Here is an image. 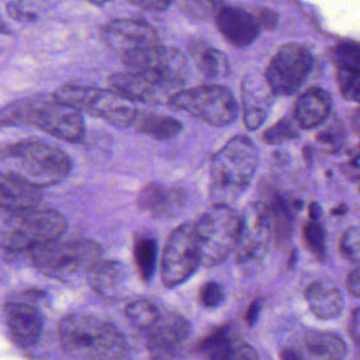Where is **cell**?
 I'll use <instances>...</instances> for the list:
<instances>
[{
	"mask_svg": "<svg viewBox=\"0 0 360 360\" xmlns=\"http://www.w3.org/2000/svg\"><path fill=\"white\" fill-rule=\"evenodd\" d=\"M90 287L105 298L117 297L125 284L127 270L120 262L98 259L86 273Z\"/></svg>",
	"mask_w": 360,
	"mask_h": 360,
	"instance_id": "cell-24",
	"label": "cell"
},
{
	"mask_svg": "<svg viewBox=\"0 0 360 360\" xmlns=\"http://www.w3.org/2000/svg\"><path fill=\"white\" fill-rule=\"evenodd\" d=\"M195 68L207 79L224 77L229 73L228 58L217 48L210 46L204 41H193L188 46Z\"/></svg>",
	"mask_w": 360,
	"mask_h": 360,
	"instance_id": "cell-27",
	"label": "cell"
},
{
	"mask_svg": "<svg viewBox=\"0 0 360 360\" xmlns=\"http://www.w3.org/2000/svg\"><path fill=\"white\" fill-rule=\"evenodd\" d=\"M233 336V330L228 325H224L205 336L200 342L198 349L210 360H222L224 353Z\"/></svg>",
	"mask_w": 360,
	"mask_h": 360,
	"instance_id": "cell-30",
	"label": "cell"
},
{
	"mask_svg": "<svg viewBox=\"0 0 360 360\" xmlns=\"http://www.w3.org/2000/svg\"><path fill=\"white\" fill-rule=\"evenodd\" d=\"M31 124L68 142H77L84 135L80 111L58 100L15 101L0 110V127Z\"/></svg>",
	"mask_w": 360,
	"mask_h": 360,
	"instance_id": "cell-4",
	"label": "cell"
},
{
	"mask_svg": "<svg viewBox=\"0 0 360 360\" xmlns=\"http://www.w3.org/2000/svg\"><path fill=\"white\" fill-rule=\"evenodd\" d=\"M53 98L68 104L77 111L94 114L115 127H131L135 124L138 110L129 100L117 91L91 86L65 84L53 93Z\"/></svg>",
	"mask_w": 360,
	"mask_h": 360,
	"instance_id": "cell-8",
	"label": "cell"
},
{
	"mask_svg": "<svg viewBox=\"0 0 360 360\" xmlns=\"http://www.w3.org/2000/svg\"><path fill=\"white\" fill-rule=\"evenodd\" d=\"M240 215L231 207L214 204L193 224L201 263L217 266L235 249Z\"/></svg>",
	"mask_w": 360,
	"mask_h": 360,
	"instance_id": "cell-7",
	"label": "cell"
},
{
	"mask_svg": "<svg viewBox=\"0 0 360 360\" xmlns=\"http://www.w3.org/2000/svg\"><path fill=\"white\" fill-rule=\"evenodd\" d=\"M301 360H343L347 353L345 340L329 330H307L295 340Z\"/></svg>",
	"mask_w": 360,
	"mask_h": 360,
	"instance_id": "cell-20",
	"label": "cell"
},
{
	"mask_svg": "<svg viewBox=\"0 0 360 360\" xmlns=\"http://www.w3.org/2000/svg\"><path fill=\"white\" fill-rule=\"evenodd\" d=\"M302 236L305 246L311 253L316 256H322L325 253V231L318 219H309V222L304 226Z\"/></svg>",
	"mask_w": 360,
	"mask_h": 360,
	"instance_id": "cell-33",
	"label": "cell"
},
{
	"mask_svg": "<svg viewBox=\"0 0 360 360\" xmlns=\"http://www.w3.org/2000/svg\"><path fill=\"white\" fill-rule=\"evenodd\" d=\"M217 28L222 37L233 46L250 45L260 32L255 14L236 6H222L215 13Z\"/></svg>",
	"mask_w": 360,
	"mask_h": 360,
	"instance_id": "cell-17",
	"label": "cell"
},
{
	"mask_svg": "<svg viewBox=\"0 0 360 360\" xmlns=\"http://www.w3.org/2000/svg\"><path fill=\"white\" fill-rule=\"evenodd\" d=\"M110 84L114 91H117L129 101L167 104V101L173 96V93L166 87L158 84L156 82L138 72H132L128 69L112 73L110 76Z\"/></svg>",
	"mask_w": 360,
	"mask_h": 360,
	"instance_id": "cell-18",
	"label": "cell"
},
{
	"mask_svg": "<svg viewBox=\"0 0 360 360\" xmlns=\"http://www.w3.org/2000/svg\"><path fill=\"white\" fill-rule=\"evenodd\" d=\"M136 129L153 139L166 141L174 138L181 131V124L169 115L156 114H139L135 120Z\"/></svg>",
	"mask_w": 360,
	"mask_h": 360,
	"instance_id": "cell-28",
	"label": "cell"
},
{
	"mask_svg": "<svg viewBox=\"0 0 360 360\" xmlns=\"http://www.w3.org/2000/svg\"><path fill=\"white\" fill-rule=\"evenodd\" d=\"M319 212H321L319 205L316 202H312L311 207H309V217H311V219H319Z\"/></svg>",
	"mask_w": 360,
	"mask_h": 360,
	"instance_id": "cell-44",
	"label": "cell"
},
{
	"mask_svg": "<svg viewBox=\"0 0 360 360\" xmlns=\"http://www.w3.org/2000/svg\"><path fill=\"white\" fill-rule=\"evenodd\" d=\"M201 264L200 249L190 222L176 226L167 236L160 259L162 283L172 288L184 283Z\"/></svg>",
	"mask_w": 360,
	"mask_h": 360,
	"instance_id": "cell-11",
	"label": "cell"
},
{
	"mask_svg": "<svg viewBox=\"0 0 360 360\" xmlns=\"http://www.w3.org/2000/svg\"><path fill=\"white\" fill-rule=\"evenodd\" d=\"M103 248L90 239L59 238L32 249V262L35 267L55 278H68L87 270L101 259Z\"/></svg>",
	"mask_w": 360,
	"mask_h": 360,
	"instance_id": "cell-6",
	"label": "cell"
},
{
	"mask_svg": "<svg viewBox=\"0 0 360 360\" xmlns=\"http://www.w3.org/2000/svg\"><path fill=\"white\" fill-rule=\"evenodd\" d=\"M6 323L13 342L21 347L37 343L42 333L44 318L41 311L28 301H11L4 307Z\"/></svg>",
	"mask_w": 360,
	"mask_h": 360,
	"instance_id": "cell-16",
	"label": "cell"
},
{
	"mask_svg": "<svg viewBox=\"0 0 360 360\" xmlns=\"http://www.w3.org/2000/svg\"><path fill=\"white\" fill-rule=\"evenodd\" d=\"M160 309L149 300H135L125 307V316L141 330H146L158 319Z\"/></svg>",
	"mask_w": 360,
	"mask_h": 360,
	"instance_id": "cell-31",
	"label": "cell"
},
{
	"mask_svg": "<svg viewBox=\"0 0 360 360\" xmlns=\"http://www.w3.org/2000/svg\"><path fill=\"white\" fill-rule=\"evenodd\" d=\"M270 226L262 202H250L240 215L235 262L243 270H252L263 260L270 243Z\"/></svg>",
	"mask_w": 360,
	"mask_h": 360,
	"instance_id": "cell-13",
	"label": "cell"
},
{
	"mask_svg": "<svg viewBox=\"0 0 360 360\" xmlns=\"http://www.w3.org/2000/svg\"><path fill=\"white\" fill-rule=\"evenodd\" d=\"M86 1L91 3V4H96V6H101V4H104V3H108L110 0H86Z\"/></svg>",
	"mask_w": 360,
	"mask_h": 360,
	"instance_id": "cell-45",
	"label": "cell"
},
{
	"mask_svg": "<svg viewBox=\"0 0 360 360\" xmlns=\"http://www.w3.org/2000/svg\"><path fill=\"white\" fill-rule=\"evenodd\" d=\"M131 3L143 7V8H150V10H156V11H162L165 8L169 7L172 0H129Z\"/></svg>",
	"mask_w": 360,
	"mask_h": 360,
	"instance_id": "cell-39",
	"label": "cell"
},
{
	"mask_svg": "<svg viewBox=\"0 0 360 360\" xmlns=\"http://www.w3.org/2000/svg\"><path fill=\"white\" fill-rule=\"evenodd\" d=\"M270 90L264 77L257 76L245 77L242 84V104H243V124L249 131L257 129L266 120Z\"/></svg>",
	"mask_w": 360,
	"mask_h": 360,
	"instance_id": "cell-21",
	"label": "cell"
},
{
	"mask_svg": "<svg viewBox=\"0 0 360 360\" xmlns=\"http://www.w3.org/2000/svg\"><path fill=\"white\" fill-rule=\"evenodd\" d=\"M200 304L205 308H218L225 301V291L221 284L208 281L200 288Z\"/></svg>",
	"mask_w": 360,
	"mask_h": 360,
	"instance_id": "cell-37",
	"label": "cell"
},
{
	"mask_svg": "<svg viewBox=\"0 0 360 360\" xmlns=\"http://www.w3.org/2000/svg\"><path fill=\"white\" fill-rule=\"evenodd\" d=\"M122 65L138 72L176 94L188 77V65L184 55L176 48L155 45L127 53L120 58Z\"/></svg>",
	"mask_w": 360,
	"mask_h": 360,
	"instance_id": "cell-10",
	"label": "cell"
},
{
	"mask_svg": "<svg viewBox=\"0 0 360 360\" xmlns=\"http://www.w3.org/2000/svg\"><path fill=\"white\" fill-rule=\"evenodd\" d=\"M103 42L120 58L158 45V34L149 24L139 20L118 18L108 21L100 30Z\"/></svg>",
	"mask_w": 360,
	"mask_h": 360,
	"instance_id": "cell-14",
	"label": "cell"
},
{
	"mask_svg": "<svg viewBox=\"0 0 360 360\" xmlns=\"http://www.w3.org/2000/svg\"><path fill=\"white\" fill-rule=\"evenodd\" d=\"M280 360H301L294 349H284L280 354Z\"/></svg>",
	"mask_w": 360,
	"mask_h": 360,
	"instance_id": "cell-43",
	"label": "cell"
},
{
	"mask_svg": "<svg viewBox=\"0 0 360 360\" xmlns=\"http://www.w3.org/2000/svg\"><path fill=\"white\" fill-rule=\"evenodd\" d=\"M340 252L346 259H349L354 264L359 263L360 235H359V228L357 226H352V228L345 231V233L340 239Z\"/></svg>",
	"mask_w": 360,
	"mask_h": 360,
	"instance_id": "cell-36",
	"label": "cell"
},
{
	"mask_svg": "<svg viewBox=\"0 0 360 360\" xmlns=\"http://www.w3.org/2000/svg\"><path fill=\"white\" fill-rule=\"evenodd\" d=\"M167 105L181 110L197 120L214 125L225 127L235 121L238 105L232 93L219 84H201L187 90H179L170 97Z\"/></svg>",
	"mask_w": 360,
	"mask_h": 360,
	"instance_id": "cell-9",
	"label": "cell"
},
{
	"mask_svg": "<svg viewBox=\"0 0 360 360\" xmlns=\"http://www.w3.org/2000/svg\"><path fill=\"white\" fill-rule=\"evenodd\" d=\"M70 169V158L48 143L21 141L0 149V170L39 188L62 181Z\"/></svg>",
	"mask_w": 360,
	"mask_h": 360,
	"instance_id": "cell-3",
	"label": "cell"
},
{
	"mask_svg": "<svg viewBox=\"0 0 360 360\" xmlns=\"http://www.w3.org/2000/svg\"><path fill=\"white\" fill-rule=\"evenodd\" d=\"M259 162L255 143L245 135L231 138L218 149L210 165V198L214 204L231 205L249 187Z\"/></svg>",
	"mask_w": 360,
	"mask_h": 360,
	"instance_id": "cell-2",
	"label": "cell"
},
{
	"mask_svg": "<svg viewBox=\"0 0 360 360\" xmlns=\"http://www.w3.org/2000/svg\"><path fill=\"white\" fill-rule=\"evenodd\" d=\"M222 360H259V354L255 347L235 335L229 342Z\"/></svg>",
	"mask_w": 360,
	"mask_h": 360,
	"instance_id": "cell-35",
	"label": "cell"
},
{
	"mask_svg": "<svg viewBox=\"0 0 360 360\" xmlns=\"http://www.w3.org/2000/svg\"><path fill=\"white\" fill-rule=\"evenodd\" d=\"M333 63L336 69L360 70V46L356 41L343 39L333 49Z\"/></svg>",
	"mask_w": 360,
	"mask_h": 360,
	"instance_id": "cell-32",
	"label": "cell"
},
{
	"mask_svg": "<svg viewBox=\"0 0 360 360\" xmlns=\"http://www.w3.org/2000/svg\"><path fill=\"white\" fill-rule=\"evenodd\" d=\"M346 284H347V290L349 292L353 295V297H359L360 295V271H359V267L356 266L347 276V280H346Z\"/></svg>",
	"mask_w": 360,
	"mask_h": 360,
	"instance_id": "cell-38",
	"label": "cell"
},
{
	"mask_svg": "<svg viewBox=\"0 0 360 360\" xmlns=\"http://www.w3.org/2000/svg\"><path fill=\"white\" fill-rule=\"evenodd\" d=\"M292 138H297V129H295L294 121H291L290 118L280 120L271 128H269L263 135V139L266 143H281Z\"/></svg>",
	"mask_w": 360,
	"mask_h": 360,
	"instance_id": "cell-34",
	"label": "cell"
},
{
	"mask_svg": "<svg viewBox=\"0 0 360 360\" xmlns=\"http://www.w3.org/2000/svg\"><path fill=\"white\" fill-rule=\"evenodd\" d=\"M360 316H359V308H354L352 312V321L349 323V332L354 342V345H359V333H360Z\"/></svg>",
	"mask_w": 360,
	"mask_h": 360,
	"instance_id": "cell-40",
	"label": "cell"
},
{
	"mask_svg": "<svg viewBox=\"0 0 360 360\" xmlns=\"http://www.w3.org/2000/svg\"><path fill=\"white\" fill-rule=\"evenodd\" d=\"M312 65V53L305 46L285 44L270 59L263 77L271 94L291 96L302 87Z\"/></svg>",
	"mask_w": 360,
	"mask_h": 360,
	"instance_id": "cell-12",
	"label": "cell"
},
{
	"mask_svg": "<svg viewBox=\"0 0 360 360\" xmlns=\"http://www.w3.org/2000/svg\"><path fill=\"white\" fill-rule=\"evenodd\" d=\"M187 3L190 4V8L194 4H198L197 7V13H201V17H207V14L214 8V3L212 0H187Z\"/></svg>",
	"mask_w": 360,
	"mask_h": 360,
	"instance_id": "cell-42",
	"label": "cell"
},
{
	"mask_svg": "<svg viewBox=\"0 0 360 360\" xmlns=\"http://www.w3.org/2000/svg\"><path fill=\"white\" fill-rule=\"evenodd\" d=\"M65 217L52 208L15 211L0 229V245L8 250H32L60 238L66 231Z\"/></svg>",
	"mask_w": 360,
	"mask_h": 360,
	"instance_id": "cell-5",
	"label": "cell"
},
{
	"mask_svg": "<svg viewBox=\"0 0 360 360\" xmlns=\"http://www.w3.org/2000/svg\"><path fill=\"white\" fill-rule=\"evenodd\" d=\"M42 197L39 187L31 186L0 170V207L21 211L35 207Z\"/></svg>",
	"mask_w": 360,
	"mask_h": 360,
	"instance_id": "cell-25",
	"label": "cell"
},
{
	"mask_svg": "<svg viewBox=\"0 0 360 360\" xmlns=\"http://www.w3.org/2000/svg\"><path fill=\"white\" fill-rule=\"evenodd\" d=\"M134 260L139 276L143 281H149L158 264V243L153 238H141L134 246Z\"/></svg>",
	"mask_w": 360,
	"mask_h": 360,
	"instance_id": "cell-29",
	"label": "cell"
},
{
	"mask_svg": "<svg viewBox=\"0 0 360 360\" xmlns=\"http://www.w3.org/2000/svg\"><path fill=\"white\" fill-rule=\"evenodd\" d=\"M149 347L156 354L170 356L181 349L191 335L188 321L172 311L159 314L158 319L146 330Z\"/></svg>",
	"mask_w": 360,
	"mask_h": 360,
	"instance_id": "cell-15",
	"label": "cell"
},
{
	"mask_svg": "<svg viewBox=\"0 0 360 360\" xmlns=\"http://www.w3.org/2000/svg\"><path fill=\"white\" fill-rule=\"evenodd\" d=\"M187 193L177 186H165L160 183L146 184L138 195V207L153 217H176L184 208Z\"/></svg>",
	"mask_w": 360,
	"mask_h": 360,
	"instance_id": "cell-19",
	"label": "cell"
},
{
	"mask_svg": "<svg viewBox=\"0 0 360 360\" xmlns=\"http://www.w3.org/2000/svg\"><path fill=\"white\" fill-rule=\"evenodd\" d=\"M264 205L270 238L277 245H284L290 240L294 229V205L283 195L274 194Z\"/></svg>",
	"mask_w": 360,
	"mask_h": 360,
	"instance_id": "cell-26",
	"label": "cell"
},
{
	"mask_svg": "<svg viewBox=\"0 0 360 360\" xmlns=\"http://www.w3.org/2000/svg\"><path fill=\"white\" fill-rule=\"evenodd\" d=\"M260 309H262V300H256L249 305V308L246 311V322L249 325H255V322L257 321V318L260 315Z\"/></svg>",
	"mask_w": 360,
	"mask_h": 360,
	"instance_id": "cell-41",
	"label": "cell"
},
{
	"mask_svg": "<svg viewBox=\"0 0 360 360\" xmlns=\"http://www.w3.org/2000/svg\"><path fill=\"white\" fill-rule=\"evenodd\" d=\"M305 300L312 314L319 319H333L342 314L343 297L328 278L312 281L305 288Z\"/></svg>",
	"mask_w": 360,
	"mask_h": 360,
	"instance_id": "cell-23",
	"label": "cell"
},
{
	"mask_svg": "<svg viewBox=\"0 0 360 360\" xmlns=\"http://www.w3.org/2000/svg\"><path fill=\"white\" fill-rule=\"evenodd\" d=\"M59 340L79 360H127L129 346L112 323L91 314L73 312L59 322Z\"/></svg>",
	"mask_w": 360,
	"mask_h": 360,
	"instance_id": "cell-1",
	"label": "cell"
},
{
	"mask_svg": "<svg viewBox=\"0 0 360 360\" xmlns=\"http://www.w3.org/2000/svg\"><path fill=\"white\" fill-rule=\"evenodd\" d=\"M0 31H4V27H3V24H1V21H0Z\"/></svg>",
	"mask_w": 360,
	"mask_h": 360,
	"instance_id": "cell-46",
	"label": "cell"
},
{
	"mask_svg": "<svg viewBox=\"0 0 360 360\" xmlns=\"http://www.w3.org/2000/svg\"><path fill=\"white\" fill-rule=\"evenodd\" d=\"M330 108L332 100L328 91L322 87H309L295 103L294 120L300 127L311 129L326 121L330 114Z\"/></svg>",
	"mask_w": 360,
	"mask_h": 360,
	"instance_id": "cell-22",
	"label": "cell"
}]
</instances>
